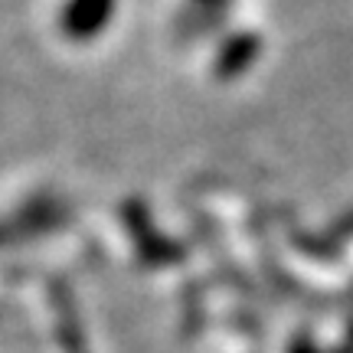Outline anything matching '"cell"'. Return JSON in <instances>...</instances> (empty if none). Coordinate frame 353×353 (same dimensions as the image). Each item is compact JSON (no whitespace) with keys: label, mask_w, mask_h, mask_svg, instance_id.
<instances>
[{"label":"cell","mask_w":353,"mask_h":353,"mask_svg":"<svg viewBox=\"0 0 353 353\" xmlns=\"http://www.w3.org/2000/svg\"><path fill=\"white\" fill-rule=\"evenodd\" d=\"M118 0H65L59 13V30L72 43H92L112 23Z\"/></svg>","instance_id":"cell-1"},{"label":"cell","mask_w":353,"mask_h":353,"mask_svg":"<svg viewBox=\"0 0 353 353\" xmlns=\"http://www.w3.org/2000/svg\"><path fill=\"white\" fill-rule=\"evenodd\" d=\"M255 52H259V39L255 37H232L219 50V59H216V72L223 79H232L239 76L245 65L255 59Z\"/></svg>","instance_id":"cell-2"},{"label":"cell","mask_w":353,"mask_h":353,"mask_svg":"<svg viewBox=\"0 0 353 353\" xmlns=\"http://www.w3.org/2000/svg\"><path fill=\"white\" fill-rule=\"evenodd\" d=\"M223 3H226V0H196V7H200V10H219Z\"/></svg>","instance_id":"cell-3"}]
</instances>
